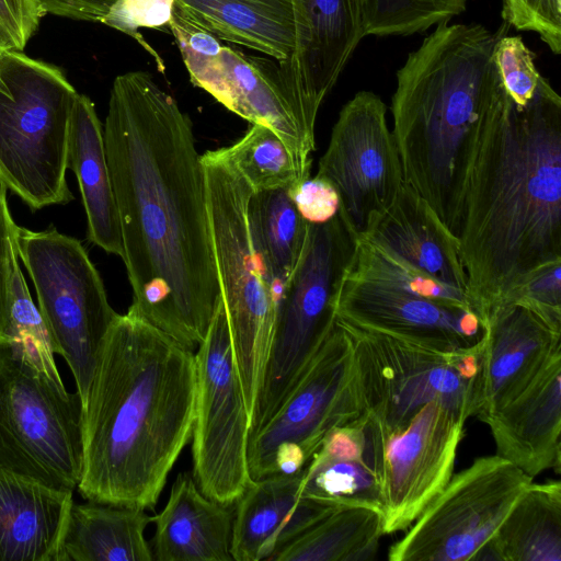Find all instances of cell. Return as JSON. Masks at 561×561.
I'll list each match as a JSON object with an SVG mask.
<instances>
[{
	"label": "cell",
	"mask_w": 561,
	"mask_h": 561,
	"mask_svg": "<svg viewBox=\"0 0 561 561\" xmlns=\"http://www.w3.org/2000/svg\"><path fill=\"white\" fill-rule=\"evenodd\" d=\"M103 133L133 290L128 310L194 350L220 289L192 121L150 72L134 70L113 81Z\"/></svg>",
	"instance_id": "1"
},
{
	"label": "cell",
	"mask_w": 561,
	"mask_h": 561,
	"mask_svg": "<svg viewBox=\"0 0 561 561\" xmlns=\"http://www.w3.org/2000/svg\"><path fill=\"white\" fill-rule=\"evenodd\" d=\"M470 309H493L561 262V99L542 77L516 105L500 82L470 168L458 234Z\"/></svg>",
	"instance_id": "2"
},
{
	"label": "cell",
	"mask_w": 561,
	"mask_h": 561,
	"mask_svg": "<svg viewBox=\"0 0 561 561\" xmlns=\"http://www.w3.org/2000/svg\"><path fill=\"white\" fill-rule=\"evenodd\" d=\"M195 353L127 310L102 344L82 403V471L91 502L152 510L192 437Z\"/></svg>",
	"instance_id": "3"
},
{
	"label": "cell",
	"mask_w": 561,
	"mask_h": 561,
	"mask_svg": "<svg viewBox=\"0 0 561 561\" xmlns=\"http://www.w3.org/2000/svg\"><path fill=\"white\" fill-rule=\"evenodd\" d=\"M497 38L480 24L440 23L397 73L392 134L403 182L457 237L470 168L500 85Z\"/></svg>",
	"instance_id": "4"
},
{
	"label": "cell",
	"mask_w": 561,
	"mask_h": 561,
	"mask_svg": "<svg viewBox=\"0 0 561 561\" xmlns=\"http://www.w3.org/2000/svg\"><path fill=\"white\" fill-rule=\"evenodd\" d=\"M202 160L220 298L252 424L264 382L280 295L251 234L248 220L251 186L220 148L206 151Z\"/></svg>",
	"instance_id": "5"
},
{
	"label": "cell",
	"mask_w": 561,
	"mask_h": 561,
	"mask_svg": "<svg viewBox=\"0 0 561 561\" xmlns=\"http://www.w3.org/2000/svg\"><path fill=\"white\" fill-rule=\"evenodd\" d=\"M77 95L55 65L0 51V179L32 211L73 199L66 171Z\"/></svg>",
	"instance_id": "6"
},
{
	"label": "cell",
	"mask_w": 561,
	"mask_h": 561,
	"mask_svg": "<svg viewBox=\"0 0 561 561\" xmlns=\"http://www.w3.org/2000/svg\"><path fill=\"white\" fill-rule=\"evenodd\" d=\"M82 458L79 393L16 347L0 346V467L73 491Z\"/></svg>",
	"instance_id": "7"
},
{
	"label": "cell",
	"mask_w": 561,
	"mask_h": 561,
	"mask_svg": "<svg viewBox=\"0 0 561 561\" xmlns=\"http://www.w3.org/2000/svg\"><path fill=\"white\" fill-rule=\"evenodd\" d=\"M355 242L339 214L324 222H309L302 253L277 305L251 431L274 413L335 327L336 300Z\"/></svg>",
	"instance_id": "8"
},
{
	"label": "cell",
	"mask_w": 561,
	"mask_h": 561,
	"mask_svg": "<svg viewBox=\"0 0 561 561\" xmlns=\"http://www.w3.org/2000/svg\"><path fill=\"white\" fill-rule=\"evenodd\" d=\"M337 322L352 339L359 399L370 421L387 432H398L434 401L466 419L476 416L483 339L460 352L442 353Z\"/></svg>",
	"instance_id": "9"
},
{
	"label": "cell",
	"mask_w": 561,
	"mask_h": 561,
	"mask_svg": "<svg viewBox=\"0 0 561 561\" xmlns=\"http://www.w3.org/2000/svg\"><path fill=\"white\" fill-rule=\"evenodd\" d=\"M19 259L33 282L54 354L70 368L82 403L108 329L118 316L82 243L50 226H16Z\"/></svg>",
	"instance_id": "10"
},
{
	"label": "cell",
	"mask_w": 561,
	"mask_h": 561,
	"mask_svg": "<svg viewBox=\"0 0 561 561\" xmlns=\"http://www.w3.org/2000/svg\"><path fill=\"white\" fill-rule=\"evenodd\" d=\"M362 414L353 342L336 321L317 356L274 413L250 432L251 479L301 471L332 428Z\"/></svg>",
	"instance_id": "11"
},
{
	"label": "cell",
	"mask_w": 561,
	"mask_h": 561,
	"mask_svg": "<svg viewBox=\"0 0 561 561\" xmlns=\"http://www.w3.org/2000/svg\"><path fill=\"white\" fill-rule=\"evenodd\" d=\"M195 362L193 478L207 497L233 505L254 482L248 463L251 421L221 298Z\"/></svg>",
	"instance_id": "12"
},
{
	"label": "cell",
	"mask_w": 561,
	"mask_h": 561,
	"mask_svg": "<svg viewBox=\"0 0 561 561\" xmlns=\"http://www.w3.org/2000/svg\"><path fill=\"white\" fill-rule=\"evenodd\" d=\"M533 478L485 456L453 474L388 552L390 561H468L492 538Z\"/></svg>",
	"instance_id": "13"
},
{
	"label": "cell",
	"mask_w": 561,
	"mask_h": 561,
	"mask_svg": "<svg viewBox=\"0 0 561 561\" xmlns=\"http://www.w3.org/2000/svg\"><path fill=\"white\" fill-rule=\"evenodd\" d=\"M466 421L438 401L425 404L398 432L366 416L364 457L379 480L385 534L408 529L446 486Z\"/></svg>",
	"instance_id": "14"
},
{
	"label": "cell",
	"mask_w": 561,
	"mask_h": 561,
	"mask_svg": "<svg viewBox=\"0 0 561 561\" xmlns=\"http://www.w3.org/2000/svg\"><path fill=\"white\" fill-rule=\"evenodd\" d=\"M386 105L373 92L360 91L341 110L317 175L339 194V216L355 240L394 202L402 184V165Z\"/></svg>",
	"instance_id": "15"
},
{
	"label": "cell",
	"mask_w": 561,
	"mask_h": 561,
	"mask_svg": "<svg viewBox=\"0 0 561 561\" xmlns=\"http://www.w3.org/2000/svg\"><path fill=\"white\" fill-rule=\"evenodd\" d=\"M179 49L194 85L241 118L271 128L311 171L316 137L301 123L276 60L249 56L227 45L210 54Z\"/></svg>",
	"instance_id": "16"
},
{
	"label": "cell",
	"mask_w": 561,
	"mask_h": 561,
	"mask_svg": "<svg viewBox=\"0 0 561 561\" xmlns=\"http://www.w3.org/2000/svg\"><path fill=\"white\" fill-rule=\"evenodd\" d=\"M293 1L296 48L277 66L300 121L313 134L322 102L366 35L363 0Z\"/></svg>",
	"instance_id": "17"
},
{
	"label": "cell",
	"mask_w": 561,
	"mask_h": 561,
	"mask_svg": "<svg viewBox=\"0 0 561 561\" xmlns=\"http://www.w3.org/2000/svg\"><path fill=\"white\" fill-rule=\"evenodd\" d=\"M336 320L442 353H456L479 343L485 328L469 308L343 277Z\"/></svg>",
	"instance_id": "18"
},
{
	"label": "cell",
	"mask_w": 561,
	"mask_h": 561,
	"mask_svg": "<svg viewBox=\"0 0 561 561\" xmlns=\"http://www.w3.org/2000/svg\"><path fill=\"white\" fill-rule=\"evenodd\" d=\"M561 350V328L533 309L505 302L485 325L476 416L483 420L516 397Z\"/></svg>",
	"instance_id": "19"
},
{
	"label": "cell",
	"mask_w": 561,
	"mask_h": 561,
	"mask_svg": "<svg viewBox=\"0 0 561 561\" xmlns=\"http://www.w3.org/2000/svg\"><path fill=\"white\" fill-rule=\"evenodd\" d=\"M497 455L534 478L561 468V350L512 400L485 416Z\"/></svg>",
	"instance_id": "20"
},
{
	"label": "cell",
	"mask_w": 561,
	"mask_h": 561,
	"mask_svg": "<svg viewBox=\"0 0 561 561\" xmlns=\"http://www.w3.org/2000/svg\"><path fill=\"white\" fill-rule=\"evenodd\" d=\"M301 479L302 470L267 476L240 496L231 542L234 561H272L284 546L337 507L304 496Z\"/></svg>",
	"instance_id": "21"
},
{
	"label": "cell",
	"mask_w": 561,
	"mask_h": 561,
	"mask_svg": "<svg viewBox=\"0 0 561 561\" xmlns=\"http://www.w3.org/2000/svg\"><path fill=\"white\" fill-rule=\"evenodd\" d=\"M72 492L0 467V561H59Z\"/></svg>",
	"instance_id": "22"
},
{
	"label": "cell",
	"mask_w": 561,
	"mask_h": 561,
	"mask_svg": "<svg viewBox=\"0 0 561 561\" xmlns=\"http://www.w3.org/2000/svg\"><path fill=\"white\" fill-rule=\"evenodd\" d=\"M363 238L387 247L430 277L465 293L467 278L458 237L407 183Z\"/></svg>",
	"instance_id": "23"
},
{
	"label": "cell",
	"mask_w": 561,
	"mask_h": 561,
	"mask_svg": "<svg viewBox=\"0 0 561 561\" xmlns=\"http://www.w3.org/2000/svg\"><path fill=\"white\" fill-rule=\"evenodd\" d=\"M234 510L207 497L188 473L175 479L156 525L151 550L158 561H231Z\"/></svg>",
	"instance_id": "24"
},
{
	"label": "cell",
	"mask_w": 561,
	"mask_h": 561,
	"mask_svg": "<svg viewBox=\"0 0 561 561\" xmlns=\"http://www.w3.org/2000/svg\"><path fill=\"white\" fill-rule=\"evenodd\" d=\"M173 14L231 44L288 62L296 48L293 0H175Z\"/></svg>",
	"instance_id": "25"
},
{
	"label": "cell",
	"mask_w": 561,
	"mask_h": 561,
	"mask_svg": "<svg viewBox=\"0 0 561 561\" xmlns=\"http://www.w3.org/2000/svg\"><path fill=\"white\" fill-rule=\"evenodd\" d=\"M67 167L77 178L87 216V239L106 253L123 257L118 209L94 103L77 95L69 121Z\"/></svg>",
	"instance_id": "26"
},
{
	"label": "cell",
	"mask_w": 561,
	"mask_h": 561,
	"mask_svg": "<svg viewBox=\"0 0 561 561\" xmlns=\"http://www.w3.org/2000/svg\"><path fill=\"white\" fill-rule=\"evenodd\" d=\"M365 415L332 428L302 469L304 496L380 510V485L365 460Z\"/></svg>",
	"instance_id": "27"
},
{
	"label": "cell",
	"mask_w": 561,
	"mask_h": 561,
	"mask_svg": "<svg viewBox=\"0 0 561 561\" xmlns=\"http://www.w3.org/2000/svg\"><path fill=\"white\" fill-rule=\"evenodd\" d=\"M146 510L88 501L71 505L59 561H152Z\"/></svg>",
	"instance_id": "28"
},
{
	"label": "cell",
	"mask_w": 561,
	"mask_h": 561,
	"mask_svg": "<svg viewBox=\"0 0 561 561\" xmlns=\"http://www.w3.org/2000/svg\"><path fill=\"white\" fill-rule=\"evenodd\" d=\"M474 560L561 561L560 481H531Z\"/></svg>",
	"instance_id": "29"
},
{
	"label": "cell",
	"mask_w": 561,
	"mask_h": 561,
	"mask_svg": "<svg viewBox=\"0 0 561 561\" xmlns=\"http://www.w3.org/2000/svg\"><path fill=\"white\" fill-rule=\"evenodd\" d=\"M382 535L378 507L341 505L284 546L272 561H368Z\"/></svg>",
	"instance_id": "30"
},
{
	"label": "cell",
	"mask_w": 561,
	"mask_h": 561,
	"mask_svg": "<svg viewBox=\"0 0 561 561\" xmlns=\"http://www.w3.org/2000/svg\"><path fill=\"white\" fill-rule=\"evenodd\" d=\"M248 220L255 248L282 296L302 253L309 222L286 188L252 191Z\"/></svg>",
	"instance_id": "31"
},
{
	"label": "cell",
	"mask_w": 561,
	"mask_h": 561,
	"mask_svg": "<svg viewBox=\"0 0 561 561\" xmlns=\"http://www.w3.org/2000/svg\"><path fill=\"white\" fill-rule=\"evenodd\" d=\"M220 150L253 192L290 191L310 176L284 140L264 125L252 124L238 141Z\"/></svg>",
	"instance_id": "32"
},
{
	"label": "cell",
	"mask_w": 561,
	"mask_h": 561,
	"mask_svg": "<svg viewBox=\"0 0 561 561\" xmlns=\"http://www.w3.org/2000/svg\"><path fill=\"white\" fill-rule=\"evenodd\" d=\"M346 274L381 287L470 309L463 291L437 282L387 247L368 238L356 240Z\"/></svg>",
	"instance_id": "33"
},
{
	"label": "cell",
	"mask_w": 561,
	"mask_h": 561,
	"mask_svg": "<svg viewBox=\"0 0 561 561\" xmlns=\"http://www.w3.org/2000/svg\"><path fill=\"white\" fill-rule=\"evenodd\" d=\"M467 0H363L366 35H410L448 22Z\"/></svg>",
	"instance_id": "34"
},
{
	"label": "cell",
	"mask_w": 561,
	"mask_h": 561,
	"mask_svg": "<svg viewBox=\"0 0 561 561\" xmlns=\"http://www.w3.org/2000/svg\"><path fill=\"white\" fill-rule=\"evenodd\" d=\"M19 261L18 255L13 264L12 305L7 345L20 350L39 369L53 377H60L44 322L33 302Z\"/></svg>",
	"instance_id": "35"
},
{
	"label": "cell",
	"mask_w": 561,
	"mask_h": 561,
	"mask_svg": "<svg viewBox=\"0 0 561 561\" xmlns=\"http://www.w3.org/2000/svg\"><path fill=\"white\" fill-rule=\"evenodd\" d=\"M493 60L506 94L516 105H526L534 98L541 78L531 50L519 36H502L496 41Z\"/></svg>",
	"instance_id": "36"
},
{
	"label": "cell",
	"mask_w": 561,
	"mask_h": 561,
	"mask_svg": "<svg viewBox=\"0 0 561 561\" xmlns=\"http://www.w3.org/2000/svg\"><path fill=\"white\" fill-rule=\"evenodd\" d=\"M505 302L524 305L561 328V262L533 272L501 304Z\"/></svg>",
	"instance_id": "37"
},
{
	"label": "cell",
	"mask_w": 561,
	"mask_h": 561,
	"mask_svg": "<svg viewBox=\"0 0 561 561\" xmlns=\"http://www.w3.org/2000/svg\"><path fill=\"white\" fill-rule=\"evenodd\" d=\"M504 19L519 31L536 32L554 54L561 51V0H503Z\"/></svg>",
	"instance_id": "38"
},
{
	"label": "cell",
	"mask_w": 561,
	"mask_h": 561,
	"mask_svg": "<svg viewBox=\"0 0 561 561\" xmlns=\"http://www.w3.org/2000/svg\"><path fill=\"white\" fill-rule=\"evenodd\" d=\"M175 0H117L102 23L134 37L151 54L154 51L139 36L138 28L169 26ZM156 56V55H154Z\"/></svg>",
	"instance_id": "39"
},
{
	"label": "cell",
	"mask_w": 561,
	"mask_h": 561,
	"mask_svg": "<svg viewBox=\"0 0 561 561\" xmlns=\"http://www.w3.org/2000/svg\"><path fill=\"white\" fill-rule=\"evenodd\" d=\"M7 192L8 187L0 179V346L9 343L13 264L18 257L15 240L18 225L12 219Z\"/></svg>",
	"instance_id": "40"
},
{
	"label": "cell",
	"mask_w": 561,
	"mask_h": 561,
	"mask_svg": "<svg viewBox=\"0 0 561 561\" xmlns=\"http://www.w3.org/2000/svg\"><path fill=\"white\" fill-rule=\"evenodd\" d=\"M45 14L37 0H0V33L7 47L22 51Z\"/></svg>",
	"instance_id": "41"
},
{
	"label": "cell",
	"mask_w": 561,
	"mask_h": 561,
	"mask_svg": "<svg viewBox=\"0 0 561 561\" xmlns=\"http://www.w3.org/2000/svg\"><path fill=\"white\" fill-rule=\"evenodd\" d=\"M301 216L310 224L324 222L333 218L340 207L339 194L325 179L309 176L289 191Z\"/></svg>",
	"instance_id": "42"
},
{
	"label": "cell",
	"mask_w": 561,
	"mask_h": 561,
	"mask_svg": "<svg viewBox=\"0 0 561 561\" xmlns=\"http://www.w3.org/2000/svg\"><path fill=\"white\" fill-rule=\"evenodd\" d=\"M44 11L72 20L101 22L117 0H37Z\"/></svg>",
	"instance_id": "43"
},
{
	"label": "cell",
	"mask_w": 561,
	"mask_h": 561,
	"mask_svg": "<svg viewBox=\"0 0 561 561\" xmlns=\"http://www.w3.org/2000/svg\"><path fill=\"white\" fill-rule=\"evenodd\" d=\"M4 49H9L2 38V35L0 33V51L4 50Z\"/></svg>",
	"instance_id": "44"
}]
</instances>
